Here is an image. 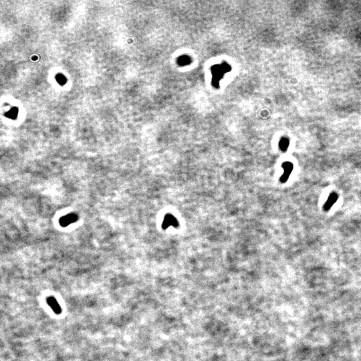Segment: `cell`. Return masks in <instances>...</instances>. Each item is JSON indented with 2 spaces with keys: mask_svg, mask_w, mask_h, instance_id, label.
I'll return each mask as SVG.
<instances>
[{
  "mask_svg": "<svg viewBox=\"0 0 361 361\" xmlns=\"http://www.w3.org/2000/svg\"><path fill=\"white\" fill-rule=\"evenodd\" d=\"M282 168L284 169V172L283 175L281 176L280 180L281 183H284L287 181L288 179H289V177H290L292 172L293 169H294V165L292 163H290V162L287 161L282 164Z\"/></svg>",
  "mask_w": 361,
  "mask_h": 361,
  "instance_id": "6da1fadb",
  "label": "cell"
},
{
  "mask_svg": "<svg viewBox=\"0 0 361 361\" xmlns=\"http://www.w3.org/2000/svg\"><path fill=\"white\" fill-rule=\"evenodd\" d=\"M78 219V216L75 213H68L62 217L60 219V224L62 227H67Z\"/></svg>",
  "mask_w": 361,
  "mask_h": 361,
  "instance_id": "7a4b0ae2",
  "label": "cell"
},
{
  "mask_svg": "<svg viewBox=\"0 0 361 361\" xmlns=\"http://www.w3.org/2000/svg\"><path fill=\"white\" fill-rule=\"evenodd\" d=\"M170 226L177 227L179 226V222H178L177 219L175 218L172 215L167 214V216L164 217L162 227H163L164 229H166Z\"/></svg>",
  "mask_w": 361,
  "mask_h": 361,
  "instance_id": "3957f363",
  "label": "cell"
},
{
  "mask_svg": "<svg viewBox=\"0 0 361 361\" xmlns=\"http://www.w3.org/2000/svg\"><path fill=\"white\" fill-rule=\"evenodd\" d=\"M338 194H337V193L335 192L332 193L331 194L329 195L327 201H326L324 205V208H323L324 211H328L330 210L332 207L334 205V203H335L336 201H338Z\"/></svg>",
  "mask_w": 361,
  "mask_h": 361,
  "instance_id": "277c9868",
  "label": "cell"
},
{
  "mask_svg": "<svg viewBox=\"0 0 361 361\" xmlns=\"http://www.w3.org/2000/svg\"><path fill=\"white\" fill-rule=\"evenodd\" d=\"M288 145H289V141L287 139H282L280 140V148L282 151H286L287 148L288 147Z\"/></svg>",
  "mask_w": 361,
  "mask_h": 361,
  "instance_id": "5b68a950",
  "label": "cell"
},
{
  "mask_svg": "<svg viewBox=\"0 0 361 361\" xmlns=\"http://www.w3.org/2000/svg\"><path fill=\"white\" fill-rule=\"evenodd\" d=\"M189 58L188 57H186L185 58H183L182 59L179 60V61H180V62H179V64H183V65L187 64H189Z\"/></svg>",
  "mask_w": 361,
  "mask_h": 361,
  "instance_id": "8992f818",
  "label": "cell"
}]
</instances>
